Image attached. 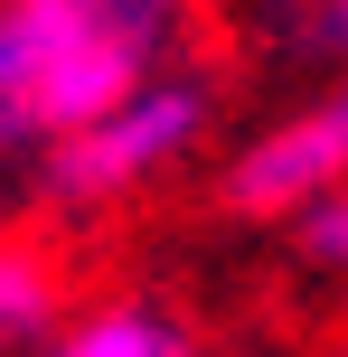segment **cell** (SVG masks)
Masks as SVG:
<instances>
[{
    "label": "cell",
    "mask_w": 348,
    "mask_h": 357,
    "mask_svg": "<svg viewBox=\"0 0 348 357\" xmlns=\"http://www.w3.org/2000/svg\"><path fill=\"white\" fill-rule=\"evenodd\" d=\"M29 357H198V329H188L169 301L123 291V301H85L47 348H29Z\"/></svg>",
    "instance_id": "cell-4"
},
{
    "label": "cell",
    "mask_w": 348,
    "mask_h": 357,
    "mask_svg": "<svg viewBox=\"0 0 348 357\" xmlns=\"http://www.w3.org/2000/svg\"><path fill=\"white\" fill-rule=\"evenodd\" d=\"M330 188H348V75H330L311 104L273 113V123L217 169V207L226 216H301Z\"/></svg>",
    "instance_id": "cell-3"
},
{
    "label": "cell",
    "mask_w": 348,
    "mask_h": 357,
    "mask_svg": "<svg viewBox=\"0 0 348 357\" xmlns=\"http://www.w3.org/2000/svg\"><path fill=\"white\" fill-rule=\"evenodd\" d=\"M292 226V254L311 273H348V188H330V197H311L301 216H282Z\"/></svg>",
    "instance_id": "cell-6"
},
{
    "label": "cell",
    "mask_w": 348,
    "mask_h": 357,
    "mask_svg": "<svg viewBox=\"0 0 348 357\" xmlns=\"http://www.w3.org/2000/svg\"><path fill=\"white\" fill-rule=\"evenodd\" d=\"M188 47V0H0V160L56 151L169 75Z\"/></svg>",
    "instance_id": "cell-1"
},
{
    "label": "cell",
    "mask_w": 348,
    "mask_h": 357,
    "mask_svg": "<svg viewBox=\"0 0 348 357\" xmlns=\"http://www.w3.org/2000/svg\"><path fill=\"white\" fill-rule=\"evenodd\" d=\"M66 320H75L66 264H56V254L38 245V235H0V357H29V348H47Z\"/></svg>",
    "instance_id": "cell-5"
},
{
    "label": "cell",
    "mask_w": 348,
    "mask_h": 357,
    "mask_svg": "<svg viewBox=\"0 0 348 357\" xmlns=\"http://www.w3.org/2000/svg\"><path fill=\"white\" fill-rule=\"evenodd\" d=\"M207 132H217V85L198 66H169L47 151V197L56 207H123V197L160 188L179 160H198Z\"/></svg>",
    "instance_id": "cell-2"
},
{
    "label": "cell",
    "mask_w": 348,
    "mask_h": 357,
    "mask_svg": "<svg viewBox=\"0 0 348 357\" xmlns=\"http://www.w3.org/2000/svg\"><path fill=\"white\" fill-rule=\"evenodd\" d=\"M292 29H301V47L348 56V0H292Z\"/></svg>",
    "instance_id": "cell-7"
}]
</instances>
